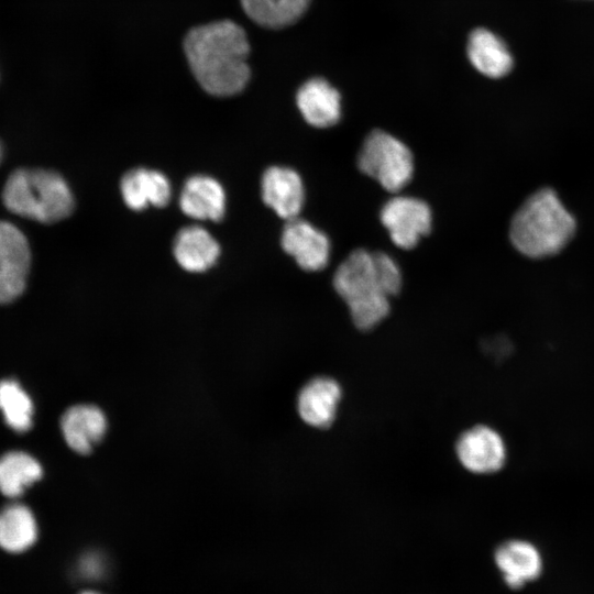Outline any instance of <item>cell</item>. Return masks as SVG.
Returning <instances> with one entry per match:
<instances>
[{"instance_id":"6da1fadb","label":"cell","mask_w":594,"mask_h":594,"mask_svg":"<svg viewBox=\"0 0 594 594\" xmlns=\"http://www.w3.org/2000/svg\"><path fill=\"white\" fill-rule=\"evenodd\" d=\"M184 52L196 80L212 96H233L249 82L248 36L231 20L193 28L184 38Z\"/></svg>"},{"instance_id":"7a4b0ae2","label":"cell","mask_w":594,"mask_h":594,"mask_svg":"<svg viewBox=\"0 0 594 594\" xmlns=\"http://www.w3.org/2000/svg\"><path fill=\"white\" fill-rule=\"evenodd\" d=\"M333 287L346 302L354 326L367 331L387 317L389 298L402 287V273L388 254L358 249L337 268Z\"/></svg>"},{"instance_id":"3957f363","label":"cell","mask_w":594,"mask_h":594,"mask_svg":"<svg viewBox=\"0 0 594 594\" xmlns=\"http://www.w3.org/2000/svg\"><path fill=\"white\" fill-rule=\"evenodd\" d=\"M575 231V219L557 193L542 188L518 208L510 222L509 237L514 248L525 256L543 258L561 252Z\"/></svg>"},{"instance_id":"277c9868","label":"cell","mask_w":594,"mask_h":594,"mask_svg":"<svg viewBox=\"0 0 594 594\" xmlns=\"http://www.w3.org/2000/svg\"><path fill=\"white\" fill-rule=\"evenodd\" d=\"M2 201L8 210L42 223H54L68 217L74 197L57 173L40 168H20L7 179Z\"/></svg>"},{"instance_id":"5b68a950","label":"cell","mask_w":594,"mask_h":594,"mask_svg":"<svg viewBox=\"0 0 594 594\" xmlns=\"http://www.w3.org/2000/svg\"><path fill=\"white\" fill-rule=\"evenodd\" d=\"M359 168L391 193L403 189L411 179L414 157L410 150L392 134L372 131L358 155Z\"/></svg>"},{"instance_id":"8992f818","label":"cell","mask_w":594,"mask_h":594,"mask_svg":"<svg viewBox=\"0 0 594 594\" xmlns=\"http://www.w3.org/2000/svg\"><path fill=\"white\" fill-rule=\"evenodd\" d=\"M429 206L415 197L396 196L381 210V221L391 240L400 249H413L431 229Z\"/></svg>"},{"instance_id":"52a82bcc","label":"cell","mask_w":594,"mask_h":594,"mask_svg":"<svg viewBox=\"0 0 594 594\" xmlns=\"http://www.w3.org/2000/svg\"><path fill=\"white\" fill-rule=\"evenodd\" d=\"M31 251L25 235L14 224L0 221V304L16 299L25 289Z\"/></svg>"},{"instance_id":"ba28073f","label":"cell","mask_w":594,"mask_h":594,"mask_svg":"<svg viewBox=\"0 0 594 594\" xmlns=\"http://www.w3.org/2000/svg\"><path fill=\"white\" fill-rule=\"evenodd\" d=\"M455 452L462 466L474 474L496 473L507 461L504 438L486 425H477L464 431L457 441Z\"/></svg>"},{"instance_id":"9c48e42d","label":"cell","mask_w":594,"mask_h":594,"mask_svg":"<svg viewBox=\"0 0 594 594\" xmlns=\"http://www.w3.org/2000/svg\"><path fill=\"white\" fill-rule=\"evenodd\" d=\"M280 242L284 251L305 271H319L328 264L329 239L306 220L298 217L287 220Z\"/></svg>"},{"instance_id":"30bf717a","label":"cell","mask_w":594,"mask_h":594,"mask_svg":"<svg viewBox=\"0 0 594 594\" xmlns=\"http://www.w3.org/2000/svg\"><path fill=\"white\" fill-rule=\"evenodd\" d=\"M108 430L105 413L95 405L69 407L61 418V431L67 446L79 454L92 451Z\"/></svg>"},{"instance_id":"8fae6325","label":"cell","mask_w":594,"mask_h":594,"mask_svg":"<svg viewBox=\"0 0 594 594\" xmlns=\"http://www.w3.org/2000/svg\"><path fill=\"white\" fill-rule=\"evenodd\" d=\"M262 198L280 218H297L305 200L300 176L292 168L272 166L265 170L261 182Z\"/></svg>"},{"instance_id":"7c38bea8","label":"cell","mask_w":594,"mask_h":594,"mask_svg":"<svg viewBox=\"0 0 594 594\" xmlns=\"http://www.w3.org/2000/svg\"><path fill=\"white\" fill-rule=\"evenodd\" d=\"M341 396V386L336 380L327 376L315 377L298 394V414L307 425L319 429L327 428L336 418Z\"/></svg>"},{"instance_id":"4fadbf2b","label":"cell","mask_w":594,"mask_h":594,"mask_svg":"<svg viewBox=\"0 0 594 594\" xmlns=\"http://www.w3.org/2000/svg\"><path fill=\"white\" fill-rule=\"evenodd\" d=\"M494 559L505 583L514 590L537 579L542 571L541 554L537 547L527 540L510 539L501 543Z\"/></svg>"},{"instance_id":"5bb4252c","label":"cell","mask_w":594,"mask_h":594,"mask_svg":"<svg viewBox=\"0 0 594 594\" xmlns=\"http://www.w3.org/2000/svg\"><path fill=\"white\" fill-rule=\"evenodd\" d=\"M339 91L324 78L314 77L297 91L296 102L304 119L312 127L329 128L341 117Z\"/></svg>"},{"instance_id":"9a60e30c","label":"cell","mask_w":594,"mask_h":594,"mask_svg":"<svg viewBox=\"0 0 594 594\" xmlns=\"http://www.w3.org/2000/svg\"><path fill=\"white\" fill-rule=\"evenodd\" d=\"M466 53L472 66L488 78H503L514 68V57L506 43L485 28L470 33Z\"/></svg>"},{"instance_id":"2e32d148","label":"cell","mask_w":594,"mask_h":594,"mask_svg":"<svg viewBox=\"0 0 594 594\" xmlns=\"http://www.w3.org/2000/svg\"><path fill=\"white\" fill-rule=\"evenodd\" d=\"M179 206L182 211L197 220L219 221L226 210V194L218 180L195 175L185 183Z\"/></svg>"},{"instance_id":"e0dca14e","label":"cell","mask_w":594,"mask_h":594,"mask_svg":"<svg viewBox=\"0 0 594 594\" xmlns=\"http://www.w3.org/2000/svg\"><path fill=\"white\" fill-rule=\"evenodd\" d=\"M121 195L125 205L135 211L148 206L164 207L169 202L172 188L165 175L157 170L134 168L121 179Z\"/></svg>"},{"instance_id":"ac0fdd59","label":"cell","mask_w":594,"mask_h":594,"mask_svg":"<svg viewBox=\"0 0 594 594\" xmlns=\"http://www.w3.org/2000/svg\"><path fill=\"white\" fill-rule=\"evenodd\" d=\"M173 252L177 263L188 272H204L212 266L220 246L204 228L190 226L182 229L175 237Z\"/></svg>"},{"instance_id":"d6986e66","label":"cell","mask_w":594,"mask_h":594,"mask_svg":"<svg viewBox=\"0 0 594 594\" xmlns=\"http://www.w3.org/2000/svg\"><path fill=\"white\" fill-rule=\"evenodd\" d=\"M38 535L37 524L31 509L12 503L0 512V548L20 553L33 546Z\"/></svg>"},{"instance_id":"ffe728a7","label":"cell","mask_w":594,"mask_h":594,"mask_svg":"<svg viewBox=\"0 0 594 594\" xmlns=\"http://www.w3.org/2000/svg\"><path fill=\"white\" fill-rule=\"evenodd\" d=\"M42 475V465L26 452L10 451L0 457V492L9 498L21 496Z\"/></svg>"},{"instance_id":"44dd1931","label":"cell","mask_w":594,"mask_h":594,"mask_svg":"<svg viewBox=\"0 0 594 594\" xmlns=\"http://www.w3.org/2000/svg\"><path fill=\"white\" fill-rule=\"evenodd\" d=\"M246 15L267 29H282L297 22L310 0H240Z\"/></svg>"},{"instance_id":"7402d4cb","label":"cell","mask_w":594,"mask_h":594,"mask_svg":"<svg viewBox=\"0 0 594 594\" xmlns=\"http://www.w3.org/2000/svg\"><path fill=\"white\" fill-rule=\"evenodd\" d=\"M0 410L12 430L25 432L32 427L33 403L16 381L0 382Z\"/></svg>"},{"instance_id":"603a6c76","label":"cell","mask_w":594,"mask_h":594,"mask_svg":"<svg viewBox=\"0 0 594 594\" xmlns=\"http://www.w3.org/2000/svg\"><path fill=\"white\" fill-rule=\"evenodd\" d=\"M81 594H99V593L92 592V591H86V592H82Z\"/></svg>"},{"instance_id":"cb8c5ba5","label":"cell","mask_w":594,"mask_h":594,"mask_svg":"<svg viewBox=\"0 0 594 594\" xmlns=\"http://www.w3.org/2000/svg\"><path fill=\"white\" fill-rule=\"evenodd\" d=\"M2 155H3V152H2V146L0 144V162L2 161Z\"/></svg>"}]
</instances>
